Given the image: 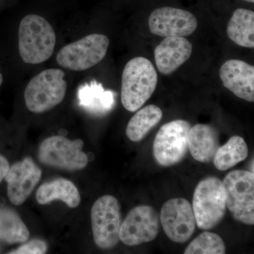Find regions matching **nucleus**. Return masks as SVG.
Returning <instances> with one entry per match:
<instances>
[{"instance_id": "1", "label": "nucleus", "mask_w": 254, "mask_h": 254, "mask_svg": "<svg viewBox=\"0 0 254 254\" xmlns=\"http://www.w3.org/2000/svg\"><path fill=\"white\" fill-rule=\"evenodd\" d=\"M56 45L53 26L41 16H25L18 28V50L24 63L38 64L49 60Z\"/></svg>"}, {"instance_id": "2", "label": "nucleus", "mask_w": 254, "mask_h": 254, "mask_svg": "<svg viewBox=\"0 0 254 254\" xmlns=\"http://www.w3.org/2000/svg\"><path fill=\"white\" fill-rule=\"evenodd\" d=\"M158 73L149 60L142 57L133 58L125 65L122 77L121 100L129 112L140 109L156 88Z\"/></svg>"}, {"instance_id": "3", "label": "nucleus", "mask_w": 254, "mask_h": 254, "mask_svg": "<svg viewBox=\"0 0 254 254\" xmlns=\"http://www.w3.org/2000/svg\"><path fill=\"white\" fill-rule=\"evenodd\" d=\"M192 208L200 230H211L222 221L227 205L225 188L220 179L205 177L198 184L193 193Z\"/></svg>"}, {"instance_id": "4", "label": "nucleus", "mask_w": 254, "mask_h": 254, "mask_svg": "<svg viewBox=\"0 0 254 254\" xmlns=\"http://www.w3.org/2000/svg\"><path fill=\"white\" fill-rule=\"evenodd\" d=\"M64 75L59 68H49L32 78L24 92L28 110L33 113H43L60 104L67 89Z\"/></svg>"}, {"instance_id": "5", "label": "nucleus", "mask_w": 254, "mask_h": 254, "mask_svg": "<svg viewBox=\"0 0 254 254\" xmlns=\"http://www.w3.org/2000/svg\"><path fill=\"white\" fill-rule=\"evenodd\" d=\"M93 240L98 248L109 250L120 242L122 225L121 208L118 200L105 195L95 202L91 213Z\"/></svg>"}, {"instance_id": "6", "label": "nucleus", "mask_w": 254, "mask_h": 254, "mask_svg": "<svg viewBox=\"0 0 254 254\" xmlns=\"http://www.w3.org/2000/svg\"><path fill=\"white\" fill-rule=\"evenodd\" d=\"M227 208L233 218L246 225H254V174L234 170L222 182Z\"/></svg>"}, {"instance_id": "7", "label": "nucleus", "mask_w": 254, "mask_h": 254, "mask_svg": "<svg viewBox=\"0 0 254 254\" xmlns=\"http://www.w3.org/2000/svg\"><path fill=\"white\" fill-rule=\"evenodd\" d=\"M83 141H71L66 137H49L42 142L38 152L39 161L44 165L66 171L81 170L88 163V156L82 151Z\"/></svg>"}, {"instance_id": "8", "label": "nucleus", "mask_w": 254, "mask_h": 254, "mask_svg": "<svg viewBox=\"0 0 254 254\" xmlns=\"http://www.w3.org/2000/svg\"><path fill=\"white\" fill-rule=\"evenodd\" d=\"M109 45V38L105 35H88L63 47L57 55V62L66 69L84 71L104 59Z\"/></svg>"}, {"instance_id": "9", "label": "nucleus", "mask_w": 254, "mask_h": 254, "mask_svg": "<svg viewBox=\"0 0 254 254\" xmlns=\"http://www.w3.org/2000/svg\"><path fill=\"white\" fill-rule=\"evenodd\" d=\"M190 123L177 120L165 124L159 129L153 142V156L156 163L170 167L181 162L189 150Z\"/></svg>"}, {"instance_id": "10", "label": "nucleus", "mask_w": 254, "mask_h": 254, "mask_svg": "<svg viewBox=\"0 0 254 254\" xmlns=\"http://www.w3.org/2000/svg\"><path fill=\"white\" fill-rule=\"evenodd\" d=\"M160 226V217L153 207H135L122 222L120 240L130 247L148 243L158 236Z\"/></svg>"}, {"instance_id": "11", "label": "nucleus", "mask_w": 254, "mask_h": 254, "mask_svg": "<svg viewBox=\"0 0 254 254\" xmlns=\"http://www.w3.org/2000/svg\"><path fill=\"white\" fill-rule=\"evenodd\" d=\"M160 221L165 235L176 243H185L190 240L196 226L192 205L182 198H173L164 203Z\"/></svg>"}, {"instance_id": "12", "label": "nucleus", "mask_w": 254, "mask_h": 254, "mask_svg": "<svg viewBox=\"0 0 254 254\" xmlns=\"http://www.w3.org/2000/svg\"><path fill=\"white\" fill-rule=\"evenodd\" d=\"M153 34L162 37L190 36L196 30L198 21L190 11L170 6L158 8L148 18Z\"/></svg>"}, {"instance_id": "13", "label": "nucleus", "mask_w": 254, "mask_h": 254, "mask_svg": "<svg viewBox=\"0 0 254 254\" xmlns=\"http://www.w3.org/2000/svg\"><path fill=\"white\" fill-rule=\"evenodd\" d=\"M41 169L29 157L9 167L4 180L7 183L10 202L15 205L23 204L41 181Z\"/></svg>"}, {"instance_id": "14", "label": "nucleus", "mask_w": 254, "mask_h": 254, "mask_svg": "<svg viewBox=\"0 0 254 254\" xmlns=\"http://www.w3.org/2000/svg\"><path fill=\"white\" fill-rule=\"evenodd\" d=\"M220 79L224 86L246 101L254 102V66L240 60H230L222 65Z\"/></svg>"}, {"instance_id": "15", "label": "nucleus", "mask_w": 254, "mask_h": 254, "mask_svg": "<svg viewBox=\"0 0 254 254\" xmlns=\"http://www.w3.org/2000/svg\"><path fill=\"white\" fill-rule=\"evenodd\" d=\"M192 45L184 37H166L154 51L155 61L160 73L169 75L190 59Z\"/></svg>"}, {"instance_id": "16", "label": "nucleus", "mask_w": 254, "mask_h": 254, "mask_svg": "<svg viewBox=\"0 0 254 254\" xmlns=\"http://www.w3.org/2000/svg\"><path fill=\"white\" fill-rule=\"evenodd\" d=\"M188 145L190 155L195 160L200 163H210L220 147L218 131L210 125H195L190 127Z\"/></svg>"}, {"instance_id": "17", "label": "nucleus", "mask_w": 254, "mask_h": 254, "mask_svg": "<svg viewBox=\"0 0 254 254\" xmlns=\"http://www.w3.org/2000/svg\"><path fill=\"white\" fill-rule=\"evenodd\" d=\"M78 98L80 106L95 115L109 113L115 104L113 92L105 91L103 85L95 81L81 85L78 88Z\"/></svg>"}, {"instance_id": "18", "label": "nucleus", "mask_w": 254, "mask_h": 254, "mask_svg": "<svg viewBox=\"0 0 254 254\" xmlns=\"http://www.w3.org/2000/svg\"><path fill=\"white\" fill-rule=\"evenodd\" d=\"M36 200L41 205H46L60 200L68 207L75 208L81 203V195L74 184L64 178H58L46 182L36 192Z\"/></svg>"}, {"instance_id": "19", "label": "nucleus", "mask_w": 254, "mask_h": 254, "mask_svg": "<svg viewBox=\"0 0 254 254\" xmlns=\"http://www.w3.org/2000/svg\"><path fill=\"white\" fill-rule=\"evenodd\" d=\"M227 36L237 45L254 48V13L246 9L234 11L227 28Z\"/></svg>"}, {"instance_id": "20", "label": "nucleus", "mask_w": 254, "mask_h": 254, "mask_svg": "<svg viewBox=\"0 0 254 254\" xmlns=\"http://www.w3.org/2000/svg\"><path fill=\"white\" fill-rule=\"evenodd\" d=\"M163 118V112L159 107L149 105L138 110L128 122L126 134L133 142L142 141Z\"/></svg>"}, {"instance_id": "21", "label": "nucleus", "mask_w": 254, "mask_h": 254, "mask_svg": "<svg viewBox=\"0 0 254 254\" xmlns=\"http://www.w3.org/2000/svg\"><path fill=\"white\" fill-rule=\"evenodd\" d=\"M30 237L28 227L15 210L0 207V241L8 245L24 243Z\"/></svg>"}, {"instance_id": "22", "label": "nucleus", "mask_w": 254, "mask_h": 254, "mask_svg": "<svg viewBox=\"0 0 254 254\" xmlns=\"http://www.w3.org/2000/svg\"><path fill=\"white\" fill-rule=\"evenodd\" d=\"M249 154L248 146L242 137H231L225 145L219 147L213 158L215 168L226 171L244 161Z\"/></svg>"}, {"instance_id": "23", "label": "nucleus", "mask_w": 254, "mask_h": 254, "mask_svg": "<svg viewBox=\"0 0 254 254\" xmlns=\"http://www.w3.org/2000/svg\"><path fill=\"white\" fill-rule=\"evenodd\" d=\"M226 247L223 240L217 234L205 232L192 241L185 254H225Z\"/></svg>"}, {"instance_id": "24", "label": "nucleus", "mask_w": 254, "mask_h": 254, "mask_svg": "<svg viewBox=\"0 0 254 254\" xmlns=\"http://www.w3.org/2000/svg\"><path fill=\"white\" fill-rule=\"evenodd\" d=\"M48 244L41 240H33L21 246L17 250L9 254H44L48 252Z\"/></svg>"}, {"instance_id": "25", "label": "nucleus", "mask_w": 254, "mask_h": 254, "mask_svg": "<svg viewBox=\"0 0 254 254\" xmlns=\"http://www.w3.org/2000/svg\"><path fill=\"white\" fill-rule=\"evenodd\" d=\"M9 167L8 160L2 155L0 154V183L4 180Z\"/></svg>"}, {"instance_id": "26", "label": "nucleus", "mask_w": 254, "mask_h": 254, "mask_svg": "<svg viewBox=\"0 0 254 254\" xmlns=\"http://www.w3.org/2000/svg\"><path fill=\"white\" fill-rule=\"evenodd\" d=\"M3 83V76L2 74H1V73H0V87H1V84H2Z\"/></svg>"}, {"instance_id": "27", "label": "nucleus", "mask_w": 254, "mask_h": 254, "mask_svg": "<svg viewBox=\"0 0 254 254\" xmlns=\"http://www.w3.org/2000/svg\"><path fill=\"white\" fill-rule=\"evenodd\" d=\"M243 1H248V2H252V3L254 2V0H243Z\"/></svg>"}]
</instances>
